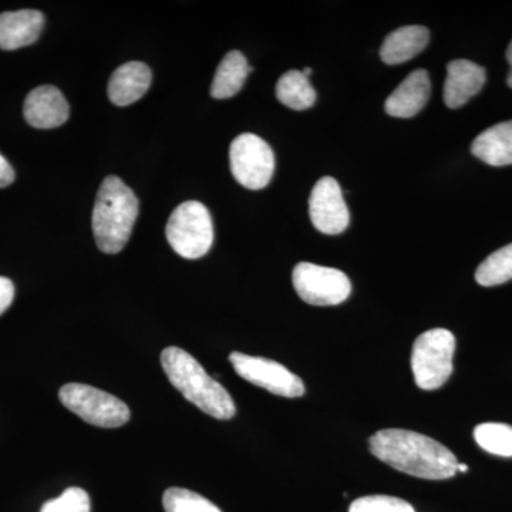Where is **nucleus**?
Here are the masks:
<instances>
[{
    "label": "nucleus",
    "instance_id": "22",
    "mask_svg": "<svg viewBox=\"0 0 512 512\" xmlns=\"http://www.w3.org/2000/svg\"><path fill=\"white\" fill-rule=\"evenodd\" d=\"M163 507L165 512H222L202 495L178 487L165 491Z\"/></svg>",
    "mask_w": 512,
    "mask_h": 512
},
{
    "label": "nucleus",
    "instance_id": "24",
    "mask_svg": "<svg viewBox=\"0 0 512 512\" xmlns=\"http://www.w3.org/2000/svg\"><path fill=\"white\" fill-rule=\"evenodd\" d=\"M349 512H416L412 505L402 498L389 495H367L357 498L350 505Z\"/></svg>",
    "mask_w": 512,
    "mask_h": 512
},
{
    "label": "nucleus",
    "instance_id": "18",
    "mask_svg": "<svg viewBox=\"0 0 512 512\" xmlns=\"http://www.w3.org/2000/svg\"><path fill=\"white\" fill-rule=\"evenodd\" d=\"M252 70L254 69L249 66L248 60L241 52L232 50L227 53L215 72L211 96L220 100L231 99L235 94L241 92L245 80Z\"/></svg>",
    "mask_w": 512,
    "mask_h": 512
},
{
    "label": "nucleus",
    "instance_id": "3",
    "mask_svg": "<svg viewBox=\"0 0 512 512\" xmlns=\"http://www.w3.org/2000/svg\"><path fill=\"white\" fill-rule=\"evenodd\" d=\"M138 217L136 194L116 175L101 183L93 210V234L104 254H119L126 247Z\"/></svg>",
    "mask_w": 512,
    "mask_h": 512
},
{
    "label": "nucleus",
    "instance_id": "12",
    "mask_svg": "<svg viewBox=\"0 0 512 512\" xmlns=\"http://www.w3.org/2000/svg\"><path fill=\"white\" fill-rule=\"evenodd\" d=\"M487 79L484 67L470 60L458 59L447 64L444 103L448 109H460L483 89Z\"/></svg>",
    "mask_w": 512,
    "mask_h": 512
},
{
    "label": "nucleus",
    "instance_id": "13",
    "mask_svg": "<svg viewBox=\"0 0 512 512\" xmlns=\"http://www.w3.org/2000/svg\"><path fill=\"white\" fill-rule=\"evenodd\" d=\"M431 82L427 70L419 69L410 73L397 86L384 103V110L397 119H410L426 106L430 99Z\"/></svg>",
    "mask_w": 512,
    "mask_h": 512
},
{
    "label": "nucleus",
    "instance_id": "5",
    "mask_svg": "<svg viewBox=\"0 0 512 512\" xmlns=\"http://www.w3.org/2000/svg\"><path fill=\"white\" fill-rule=\"evenodd\" d=\"M168 244L185 259L207 255L214 242V225L210 211L198 201L178 205L165 228Z\"/></svg>",
    "mask_w": 512,
    "mask_h": 512
},
{
    "label": "nucleus",
    "instance_id": "23",
    "mask_svg": "<svg viewBox=\"0 0 512 512\" xmlns=\"http://www.w3.org/2000/svg\"><path fill=\"white\" fill-rule=\"evenodd\" d=\"M40 512H92V503L82 488L70 487L59 497L43 504Z\"/></svg>",
    "mask_w": 512,
    "mask_h": 512
},
{
    "label": "nucleus",
    "instance_id": "29",
    "mask_svg": "<svg viewBox=\"0 0 512 512\" xmlns=\"http://www.w3.org/2000/svg\"><path fill=\"white\" fill-rule=\"evenodd\" d=\"M302 73L305 74L306 77L311 76V74H312L311 67H305V69L302 70Z\"/></svg>",
    "mask_w": 512,
    "mask_h": 512
},
{
    "label": "nucleus",
    "instance_id": "10",
    "mask_svg": "<svg viewBox=\"0 0 512 512\" xmlns=\"http://www.w3.org/2000/svg\"><path fill=\"white\" fill-rule=\"evenodd\" d=\"M309 215L322 234H342L349 227V208L335 178L323 177L315 184L309 198Z\"/></svg>",
    "mask_w": 512,
    "mask_h": 512
},
{
    "label": "nucleus",
    "instance_id": "20",
    "mask_svg": "<svg viewBox=\"0 0 512 512\" xmlns=\"http://www.w3.org/2000/svg\"><path fill=\"white\" fill-rule=\"evenodd\" d=\"M512 279V244L493 252L484 259L476 271L477 284L503 285Z\"/></svg>",
    "mask_w": 512,
    "mask_h": 512
},
{
    "label": "nucleus",
    "instance_id": "27",
    "mask_svg": "<svg viewBox=\"0 0 512 512\" xmlns=\"http://www.w3.org/2000/svg\"><path fill=\"white\" fill-rule=\"evenodd\" d=\"M505 56H507L508 63H510V73H508V76H507V84L512 89V40H511L510 46H508L507 55H505Z\"/></svg>",
    "mask_w": 512,
    "mask_h": 512
},
{
    "label": "nucleus",
    "instance_id": "19",
    "mask_svg": "<svg viewBox=\"0 0 512 512\" xmlns=\"http://www.w3.org/2000/svg\"><path fill=\"white\" fill-rule=\"evenodd\" d=\"M276 97L289 109L302 111L311 109L316 101V92L308 77L298 70L282 74L276 84Z\"/></svg>",
    "mask_w": 512,
    "mask_h": 512
},
{
    "label": "nucleus",
    "instance_id": "9",
    "mask_svg": "<svg viewBox=\"0 0 512 512\" xmlns=\"http://www.w3.org/2000/svg\"><path fill=\"white\" fill-rule=\"evenodd\" d=\"M229 362L242 379L276 396L295 399L305 394L301 377L293 375L291 370L275 360L234 352L229 355Z\"/></svg>",
    "mask_w": 512,
    "mask_h": 512
},
{
    "label": "nucleus",
    "instance_id": "26",
    "mask_svg": "<svg viewBox=\"0 0 512 512\" xmlns=\"http://www.w3.org/2000/svg\"><path fill=\"white\" fill-rule=\"evenodd\" d=\"M15 177L16 174L12 165H10L9 161L0 154V188L9 187V185L15 181Z\"/></svg>",
    "mask_w": 512,
    "mask_h": 512
},
{
    "label": "nucleus",
    "instance_id": "6",
    "mask_svg": "<svg viewBox=\"0 0 512 512\" xmlns=\"http://www.w3.org/2000/svg\"><path fill=\"white\" fill-rule=\"evenodd\" d=\"M59 399L67 410L92 426L117 429L130 420V409L126 403L87 384H64Z\"/></svg>",
    "mask_w": 512,
    "mask_h": 512
},
{
    "label": "nucleus",
    "instance_id": "25",
    "mask_svg": "<svg viewBox=\"0 0 512 512\" xmlns=\"http://www.w3.org/2000/svg\"><path fill=\"white\" fill-rule=\"evenodd\" d=\"M15 299V285L5 276H0V316L3 315Z\"/></svg>",
    "mask_w": 512,
    "mask_h": 512
},
{
    "label": "nucleus",
    "instance_id": "21",
    "mask_svg": "<svg viewBox=\"0 0 512 512\" xmlns=\"http://www.w3.org/2000/svg\"><path fill=\"white\" fill-rule=\"evenodd\" d=\"M478 446L500 457H512V426L504 423H484L474 429Z\"/></svg>",
    "mask_w": 512,
    "mask_h": 512
},
{
    "label": "nucleus",
    "instance_id": "28",
    "mask_svg": "<svg viewBox=\"0 0 512 512\" xmlns=\"http://www.w3.org/2000/svg\"><path fill=\"white\" fill-rule=\"evenodd\" d=\"M458 471H460V473H467V471H468V466H466V464L458 463V466H457V473H458Z\"/></svg>",
    "mask_w": 512,
    "mask_h": 512
},
{
    "label": "nucleus",
    "instance_id": "15",
    "mask_svg": "<svg viewBox=\"0 0 512 512\" xmlns=\"http://www.w3.org/2000/svg\"><path fill=\"white\" fill-rule=\"evenodd\" d=\"M151 70L147 64L128 62L111 74L109 99L119 107L136 103L150 89Z\"/></svg>",
    "mask_w": 512,
    "mask_h": 512
},
{
    "label": "nucleus",
    "instance_id": "8",
    "mask_svg": "<svg viewBox=\"0 0 512 512\" xmlns=\"http://www.w3.org/2000/svg\"><path fill=\"white\" fill-rule=\"evenodd\" d=\"M293 288L303 302L315 306H335L352 293V284L342 271L328 266L301 262L292 274Z\"/></svg>",
    "mask_w": 512,
    "mask_h": 512
},
{
    "label": "nucleus",
    "instance_id": "4",
    "mask_svg": "<svg viewBox=\"0 0 512 512\" xmlns=\"http://www.w3.org/2000/svg\"><path fill=\"white\" fill-rule=\"evenodd\" d=\"M456 338L447 329H431L416 339L412 353L414 380L420 389H440L453 373Z\"/></svg>",
    "mask_w": 512,
    "mask_h": 512
},
{
    "label": "nucleus",
    "instance_id": "14",
    "mask_svg": "<svg viewBox=\"0 0 512 512\" xmlns=\"http://www.w3.org/2000/svg\"><path fill=\"white\" fill-rule=\"evenodd\" d=\"M45 16L39 10L23 9L0 13V50L33 45L42 35Z\"/></svg>",
    "mask_w": 512,
    "mask_h": 512
},
{
    "label": "nucleus",
    "instance_id": "7",
    "mask_svg": "<svg viewBox=\"0 0 512 512\" xmlns=\"http://www.w3.org/2000/svg\"><path fill=\"white\" fill-rule=\"evenodd\" d=\"M232 175L248 190H262L275 173V154L261 137L241 134L229 148Z\"/></svg>",
    "mask_w": 512,
    "mask_h": 512
},
{
    "label": "nucleus",
    "instance_id": "2",
    "mask_svg": "<svg viewBox=\"0 0 512 512\" xmlns=\"http://www.w3.org/2000/svg\"><path fill=\"white\" fill-rule=\"evenodd\" d=\"M161 366L175 389L208 416L229 420L237 413L231 394L184 349H164Z\"/></svg>",
    "mask_w": 512,
    "mask_h": 512
},
{
    "label": "nucleus",
    "instance_id": "1",
    "mask_svg": "<svg viewBox=\"0 0 512 512\" xmlns=\"http://www.w3.org/2000/svg\"><path fill=\"white\" fill-rule=\"evenodd\" d=\"M373 456L409 476L424 480H447L456 476V456L440 444L416 431L386 429L370 437Z\"/></svg>",
    "mask_w": 512,
    "mask_h": 512
},
{
    "label": "nucleus",
    "instance_id": "16",
    "mask_svg": "<svg viewBox=\"0 0 512 512\" xmlns=\"http://www.w3.org/2000/svg\"><path fill=\"white\" fill-rule=\"evenodd\" d=\"M471 153L493 167L512 164V120L487 128L471 144Z\"/></svg>",
    "mask_w": 512,
    "mask_h": 512
},
{
    "label": "nucleus",
    "instance_id": "17",
    "mask_svg": "<svg viewBox=\"0 0 512 512\" xmlns=\"http://www.w3.org/2000/svg\"><path fill=\"white\" fill-rule=\"evenodd\" d=\"M430 42L429 29L424 26H404L393 30L384 39L380 57L386 64H402L420 55Z\"/></svg>",
    "mask_w": 512,
    "mask_h": 512
},
{
    "label": "nucleus",
    "instance_id": "11",
    "mask_svg": "<svg viewBox=\"0 0 512 512\" xmlns=\"http://www.w3.org/2000/svg\"><path fill=\"white\" fill-rule=\"evenodd\" d=\"M69 114V103L55 86L36 87L28 94L23 106L25 120L40 130L63 126Z\"/></svg>",
    "mask_w": 512,
    "mask_h": 512
}]
</instances>
